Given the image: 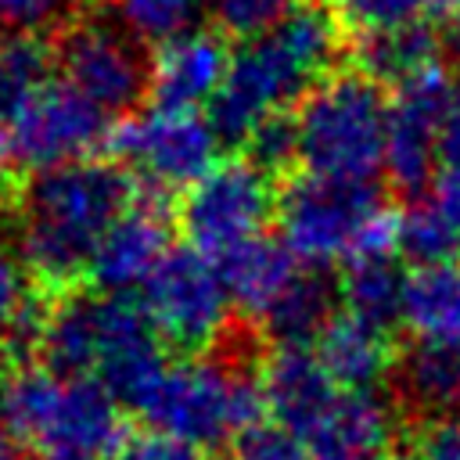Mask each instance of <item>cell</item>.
<instances>
[{
    "mask_svg": "<svg viewBox=\"0 0 460 460\" xmlns=\"http://www.w3.org/2000/svg\"><path fill=\"white\" fill-rule=\"evenodd\" d=\"M40 363L61 377L97 381L119 406H137L165 370V352L140 305L126 295L61 291L43 309H29L14 331Z\"/></svg>",
    "mask_w": 460,
    "mask_h": 460,
    "instance_id": "obj_1",
    "label": "cell"
},
{
    "mask_svg": "<svg viewBox=\"0 0 460 460\" xmlns=\"http://www.w3.org/2000/svg\"><path fill=\"white\" fill-rule=\"evenodd\" d=\"M133 205V180L111 162H72L32 172L18 190L14 255L50 291H72L108 226Z\"/></svg>",
    "mask_w": 460,
    "mask_h": 460,
    "instance_id": "obj_2",
    "label": "cell"
},
{
    "mask_svg": "<svg viewBox=\"0 0 460 460\" xmlns=\"http://www.w3.org/2000/svg\"><path fill=\"white\" fill-rule=\"evenodd\" d=\"M341 18L320 0H298L262 36L244 40L230 54L226 79L208 104V122L219 140L244 144L266 119L288 108L331 75L341 54Z\"/></svg>",
    "mask_w": 460,
    "mask_h": 460,
    "instance_id": "obj_3",
    "label": "cell"
},
{
    "mask_svg": "<svg viewBox=\"0 0 460 460\" xmlns=\"http://www.w3.org/2000/svg\"><path fill=\"white\" fill-rule=\"evenodd\" d=\"M4 424L11 438L47 456L115 460L126 446L122 406L86 377H61L43 363L11 370L4 388Z\"/></svg>",
    "mask_w": 460,
    "mask_h": 460,
    "instance_id": "obj_4",
    "label": "cell"
},
{
    "mask_svg": "<svg viewBox=\"0 0 460 460\" xmlns=\"http://www.w3.org/2000/svg\"><path fill=\"white\" fill-rule=\"evenodd\" d=\"M277 223L284 248L309 270L395 255V216L385 208L377 183L302 172L277 198Z\"/></svg>",
    "mask_w": 460,
    "mask_h": 460,
    "instance_id": "obj_5",
    "label": "cell"
},
{
    "mask_svg": "<svg viewBox=\"0 0 460 460\" xmlns=\"http://www.w3.org/2000/svg\"><path fill=\"white\" fill-rule=\"evenodd\" d=\"M133 410L151 431L180 438L194 449L241 442L266 424L259 377L201 356L165 363Z\"/></svg>",
    "mask_w": 460,
    "mask_h": 460,
    "instance_id": "obj_6",
    "label": "cell"
},
{
    "mask_svg": "<svg viewBox=\"0 0 460 460\" xmlns=\"http://www.w3.org/2000/svg\"><path fill=\"white\" fill-rule=\"evenodd\" d=\"M291 122L298 165L309 176L374 183V172L385 169L388 97L359 68L320 79L298 101Z\"/></svg>",
    "mask_w": 460,
    "mask_h": 460,
    "instance_id": "obj_7",
    "label": "cell"
},
{
    "mask_svg": "<svg viewBox=\"0 0 460 460\" xmlns=\"http://www.w3.org/2000/svg\"><path fill=\"white\" fill-rule=\"evenodd\" d=\"M137 305L155 338L183 352L219 345L234 309L219 266L190 244L165 252V259L144 280Z\"/></svg>",
    "mask_w": 460,
    "mask_h": 460,
    "instance_id": "obj_8",
    "label": "cell"
},
{
    "mask_svg": "<svg viewBox=\"0 0 460 460\" xmlns=\"http://www.w3.org/2000/svg\"><path fill=\"white\" fill-rule=\"evenodd\" d=\"M219 133L201 111L151 108L129 115L108 133L122 172L151 194H183L219 162Z\"/></svg>",
    "mask_w": 460,
    "mask_h": 460,
    "instance_id": "obj_9",
    "label": "cell"
},
{
    "mask_svg": "<svg viewBox=\"0 0 460 460\" xmlns=\"http://www.w3.org/2000/svg\"><path fill=\"white\" fill-rule=\"evenodd\" d=\"M54 65L61 68V83L93 104L104 119H129V111L147 93L151 61L119 22L108 18H79L65 25Z\"/></svg>",
    "mask_w": 460,
    "mask_h": 460,
    "instance_id": "obj_10",
    "label": "cell"
},
{
    "mask_svg": "<svg viewBox=\"0 0 460 460\" xmlns=\"http://www.w3.org/2000/svg\"><path fill=\"white\" fill-rule=\"evenodd\" d=\"M273 212V180L252 158L216 162L180 198V226L187 244L208 259H219L230 248L259 237Z\"/></svg>",
    "mask_w": 460,
    "mask_h": 460,
    "instance_id": "obj_11",
    "label": "cell"
},
{
    "mask_svg": "<svg viewBox=\"0 0 460 460\" xmlns=\"http://www.w3.org/2000/svg\"><path fill=\"white\" fill-rule=\"evenodd\" d=\"M453 93L456 86L446 65H431L392 90L385 126V172L406 194H417L438 172V140Z\"/></svg>",
    "mask_w": 460,
    "mask_h": 460,
    "instance_id": "obj_12",
    "label": "cell"
},
{
    "mask_svg": "<svg viewBox=\"0 0 460 460\" xmlns=\"http://www.w3.org/2000/svg\"><path fill=\"white\" fill-rule=\"evenodd\" d=\"M93 104H86L79 93H72L65 83H50L14 122V144L22 155V165L43 172L72 162H90L97 147L108 144V126Z\"/></svg>",
    "mask_w": 460,
    "mask_h": 460,
    "instance_id": "obj_13",
    "label": "cell"
},
{
    "mask_svg": "<svg viewBox=\"0 0 460 460\" xmlns=\"http://www.w3.org/2000/svg\"><path fill=\"white\" fill-rule=\"evenodd\" d=\"M259 392L270 424L305 446L320 435L327 413L341 395L313 349H273L259 367Z\"/></svg>",
    "mask_w": 460,
    "mask_h": 460,
    "instance_id": "obj_14",
    "label": "cell"
},
{
    "mask_svg": "<svg viewBox=\"0 0 460 460\" xmlns=\"http://www.w3.org/2000/svg\"><path fill=\"white\" fill-rule=\"evenodd\" d=\"M230 68V47L219 29H187L158 43L151 58L147 93L155 108L165 111H198L212 104Z\"/></svg>",
    "mask_w": 460,
    "mask_h": 460,
    "instance_id": "obj_15",
    "label": "cell"
},
{
    "mask_svg": "<svg viewBox=\"0 0 460 460\" xmlns=\"http://www.w3.org/2000/svg\"><path fill=\"white\" fill-rule=\"evenodd\" d=\"M169 248V223L162 208H155V201H133L101 237L86 280L104 295L140 291Z\"/></svg>",
    "mask_w": 460,
    "mask_h": 460,
    "instance_id": "obj_16",
    "label": "cell"
},
{
    "mask_svg": "<svg viewBox=\"0 0 460 460\" xmlns=\"http://www.w3.org/2000/svg\"><path fill=\"white\" fill-rule=\"evenodd\" d=\"M313 352L341 392H377V385L395 370L388 334L345 313L323 327V334L313 341Z\"/></svg>",
    "mask_w": 460,
    "mask_h": 460,
    "instance_id": "obj_17",
    "label": "cell"
},
{
    "mask_svg": "<svg viewBox=\"0 0 460 460\" xmlns=\"http://www.w3.org/2000/svg\"><path fill=\"white\" fill-rule=\"evenodd\" d=\"M219 266V277L226 284V295L237 309H244L252 320H259L273 298L295 280V273L302 270V262L284 248L280 237L259 234L237 248H230L226 255L212 259Z\"/></svg>",
    "mask_w": 460,
    "mask_h": 460,
    "instance_id": "obj_18",
    "label": "cell"
},
{
    "mask_svg": "<svg viewBox=\"0 0 460 460\" xmlns=\"http://www.w3.org/2000/svg\"><path fill=\"white\" fill-rule=\"evenodd\" d=\"M395 410L377 392H341L327 413L309 453H338L356 460H377L395 442Z\"/></svg>",
    "mask_w": 460,
    "mask_h": 460,
    "instance_id": "obj_19",
    "label": "cell"
},
{
    "mask_svg": "<svg viewBox=\"0 0 460 460\" xmlns=\"http://www.w3.org/2000/svg\"><path fill=\"white\" fill-rule=\"evenodd\" d=\"M334 309H338V288L327 280L323 270L302 266L295 280L259 316V327L273 349H309L323 334V327L338 316Z\"/></svg>",
    "mask_w": 460,
    "mask_h": 460,
    "instance_id": "obj_20",
    "label": "cell"
},
{
    "mask_svg": "<svg viewBox=\"0 0 460 460\" xmlns=\"http://www.w3.org/2000/svg\"><path fill=\"white\" fill-rule=\"evenodd\" d=\"M395 385L420 417L460 420V345L413 341L395 359Z\"/></svg>",
    "mask_w": 460,
    "mask_h": 460,
    "instance_id": "obj_21",
    "label": "cell"
},
{
    "mask_svg": "<svg viewBox=\"0 0 460 460\" xmlns=\"http://www.w3.org/2000/svg\"><path fill=\"white\" fill-rule=\"evenodd\" d=\"M402 291L406 273L399 270L395 255H363L345 262V273L338 280V302L341 313L392 334V327L402 323Z\"/></svg>",
    "mask_w": 460,
    "mask_h": 460,
    "instance_id": "obj_22",
    "label": "cell"
},
{
    "mask_svg": "<svg viewBox=\"0 0 460 460\" xmlns=\"http://www.w3.org/2000/svg\"><path fill=\"white\" fill-rule=\"evenodd\" d=\"M402 323L417 341L460 345V259L406 273Z\"/></svg>",
    "mask_w": 460,
    "mask_h": 460,
    "instance_id": "obj_23",
    "label": "cell"
},
{
    "mask_svg": "<svg viewBox=\"0 0 460 460\" xmlns=\"http://www.w3.org/2000/svg\"><path fill=\"white\" fill-rule=\"evenodd\" d=\"M356 61H359V72L367 79L395 90L399 83L413 79L417 72L442 65L438 61V32L431 25H406V29L359 36Z\"/></svg>",
    "mask_w": 460,
    "mask_h": 460,
    "instance_id": "obj_24",
    "label": "cell"
},
{
    "mask_svg": "<svg viewBox=\"0 0 460 460\" xmlns=\"http://www.w3.org/2000/svg\"><path fill=\"white\" fill-rule=\"evenodd\" d=\"M54 47L40 32H7L0 40V119L11 126L47 86Z\"/></svg>",
    "mask_w": 460,
    "mask_h": 460,
    "instance_id": "obj_25",
    "label": "cell"
},
{
    "mask_svg": "<svg viewBox=\"0 0 460 460\" xmlns=\"http://www.w3.org/2000/svg\"><path fill=\"white\" fill-rule=\"evenodd\" d=\"M334 14L341 25H352V32H388L406 25H449L460 22V0H338Z\"/></svg>",
    "mask_w": 460,
    "mask_h": 460,
    "instance_id": "obj_26",
    "label": "cell"
},
{
    "mask_svg": "<svg viewBox=\"0 0 460 460\" xmlns=\"http://www.w3.org/2000/svg\"><path fill=\"white\" fill-rule=\"evenodd\" d=\"M395 252L420 266L456 262L460 259V230L446 219L435 201H410L395 216Z\"/></svg>",
    "mask_w": 460,
    "mask_h": 460,
    "instance_id": "obj_27",
    "label": "cell"
},
{
    "mask_svg": "<svg viewBox=\"0 0 460 460\" xmlns=\"http://www.w3.org/2000/svg\"><path fill=\"white\" fill-rule=\"evenodd\" d=\"M205 7L208 0H111L115 22L133 40L147 43H165L187 29H198Z\"/></svg>",
    "mask_w": 460,
    "mask_h": 460,
    "instance_id": "obj_28",
    "label": "cell"
},
{
    "mask_svg": "<svg viewBox=\"0 0 460 460\" xmlns=\"http://www.w3.org/2000/svg\"><path fill=\"white\" fill-rule=\"evenodd\" d=\"M295 4L298 0H208V11L223 36L255 40L270 25H277Z\"/></svg>",
    "mask_w": 460,
    "mask_h": 460,
    "instance_id": "obj_29",
    "label": "cell"
},
{
    "mask_svg": "<svg viewBox=\"0 0 460 460\" xmlns=\"http://www.w3.org/2000/svg\"><path fill=\"white\" fill-rule=\"evenodd\" d=\"M248 158L266 169V172H277L291 162H298V140H295V122L291 115H277V119H266L248 140Z\"/></svg>",
    "mask_w": 460,
    "mask_h": 460,
    "instance_id": "obj_30",
    "label": "cell"
},
{
    "mask_svg": "<svg viewBox=\"0 0 460 460\" xmlns=\"http://www.w3.org/2000/svg\"><path fill=\"white\" fill-rule=\"evenodd\" d=\"M29 309H32V302H29V273L22 270L14 248L0 241V338L14 334L22 327V320L29 316Z\"/></svg>",
    "mask_w": 460,
    "mask_h": 460,
    "instance_id": "obj_31",
    "label": "cell"
},
{
    "mask_svg": "<svg viewBox=\"0 0 460 460\" xmlns=\"http://www.w3.org/2000/svg\"><path fill=\"white\" fill-rule=\"evenodd\" d=\"M75 0H0V25L7 32H40L58 25Z\"/></svg>",
    "mask_w": 460,
    "mask_h": 460,
    "instance_id": "obj_32",
    "label": "cell"
},
{
    "mask_svg": "<svg viewBox=\"0 0 460 460\" xmlns=\"http://www.w3.org/2000/svg\"><path fill=\"white\" fill-rule=\"evenodd\" d=\"M237 460H313V453L295 435L273 424H262L237 442Z\"/></svg>",
    "mask_w": 460,
    "mask_h": 460,
    "instance_id": "obj_33",
    "label": "cell"
},
{
    "mask_svg": "<svg viewBox=\"0 0 460 460\" xmlns=\"http://www.w3.org/2000/svg\"><path fill=\"white\" fill-rule=\"evenodd\" d=\"M115 460H201V449L158 431H144V435H129Z\"/></svg>",
    "mask_w": 460,
    "mask_h": 460,
    "instance_id": "obj_34",
    "label": "cell"
},
{
    "mask_svg": "<svg viewBox=\"0 0 460 460\" xmlns=\"http://www.w3.org/2000/svg\"><path fill=\"white\" fill-rule=\"evenodd\" d=\"M431 201L446 212V219L460 230V169L442 165L431 180Z\"/></svg>",
    "mask_w": 460,
    "mask_h": 460,
    "instance_id": "obj_35",
    "label": "cell"
},
{
    "mask_svg": "<svg viewBox=\"0 0 460 460\" xmlns=\"http://www.w3.org/2000/svg\"><path fill=\"white\" fill-rule=\"evenodd\" d=\"M438 162L449 169H460V86L449 101L446 122H442V140H438Z\"/></svg>",
    "mask_w": 460,
    "mask_h": 460,
    "instance_id": "obj_36",
    "label": "cell"
},
{
    "mask_svg": "<svg viewBox=\"0 0 460 460\" xmlns=\"http://www.w3.org/2000/svg\"><path fill=\"white\" fill-rule=\"evenodd\" d=\"M18 165H22V155H18L14 133H11V126L0 119V198L11 194V187H14V180H18Z\"/></svg>",
    "mask_w": 460,
    "mask_h": 460,
    "instance_id": "obj_37",
    "label": "cell"
},
{
    "mask_svg": "<svg viewBox=\"0 0 460 460\" xmlns=\"http://www.w3.org/2000/svg\"><path fill=\"white\" fill-rule=\"evenodd\" d=\"M388 460H435V456H428V453H424V449H420L417 442H410L406 449H399V453H392Z\"/></svg>",
    "mask_w": 460,
    "mask_h": 460,
    "instance_id": "obj_38",
    "label": "cell"
},
{
    "mask_svg": "<svg viewBox=\"0 0 460 460\" xmlns=\"http://www.w3.org/2000/svg\"><path fill=\"white\" fill-rule=\"evenodd\" d=\"M7 377H11V356L0 349V410H4V388H7Z\"/></svg>",
    "mask_w": 460,
    "mask_h": 460,
    "instance_id": "obj_39",
    "label": "cell"
},
{
    "mask_svg": "<svg viewBox=\"0 0 460 460\" xmlns=\"http://www.w3.org/2000/svg\"><path fill=\"white\" fill-rule=\"evenodd\" d=\"M11 453V431H7V424H4V410H0V456H7Z\"/></svg>",
    "mask_w": 460,
    "mask_h": 460,
    "instance_id": "obj_40",
    "label": "cell"
},
{
    "mask_svg": "<svg viewBox=\"0 0 460 460\" xmlns=\"http://www.w3.org/2000/svg\"><path fill=\"white\" fill-rule=\"evenodd\" d=\"M313 460H356V456H338V453H313Z\"/></svg>",
    "mask_w": 460,
    "mask_h": 460,
    "instance_id": "obj_41",
    "label": "cell"
},
{
    "mask_svg": "<svg viewBox=\"0 0 460 460\" xmlns=\"http://www.w3.org/2000/svg\"><path fill=\"white\" fill-rule=\"evenodd\" d=\"M47 460H90V456H47Z\"/></svg>",
    "mask_w": 460,
    "mask_h": 460,
    "instance_id": "obj_42",
    "label": "cell"
},
{
    "mask_svg": "<svg viewBox=\"0 0 460 460\" xmlns=\"http://www.w3.org/2000/svg\"><path fill=\"white\" fill-rule=\"evenodd\" d=\"M0 460H22V456H18L14 449H11V453H7V456H0Z\"/></svg>",
    "mask_w": 460,
    "mask_h": 460,
    "instance_id": "obj_43",
    "label": "cell"
},
{
    "mask_svg": "<svg viewBox=\"0 0 460 460\" xmlns=\"http://www.w3.org/2000/svg\"><path fill=\"white\" fill-rule=\"evenodd\" d=\"M456 58H460V29H456Z\"/></svg>",
    "mask_w": 460,
    "mask_h": 460,
    "instance_id": "obj_44",
    "label": "cell"
}]
</instances>
